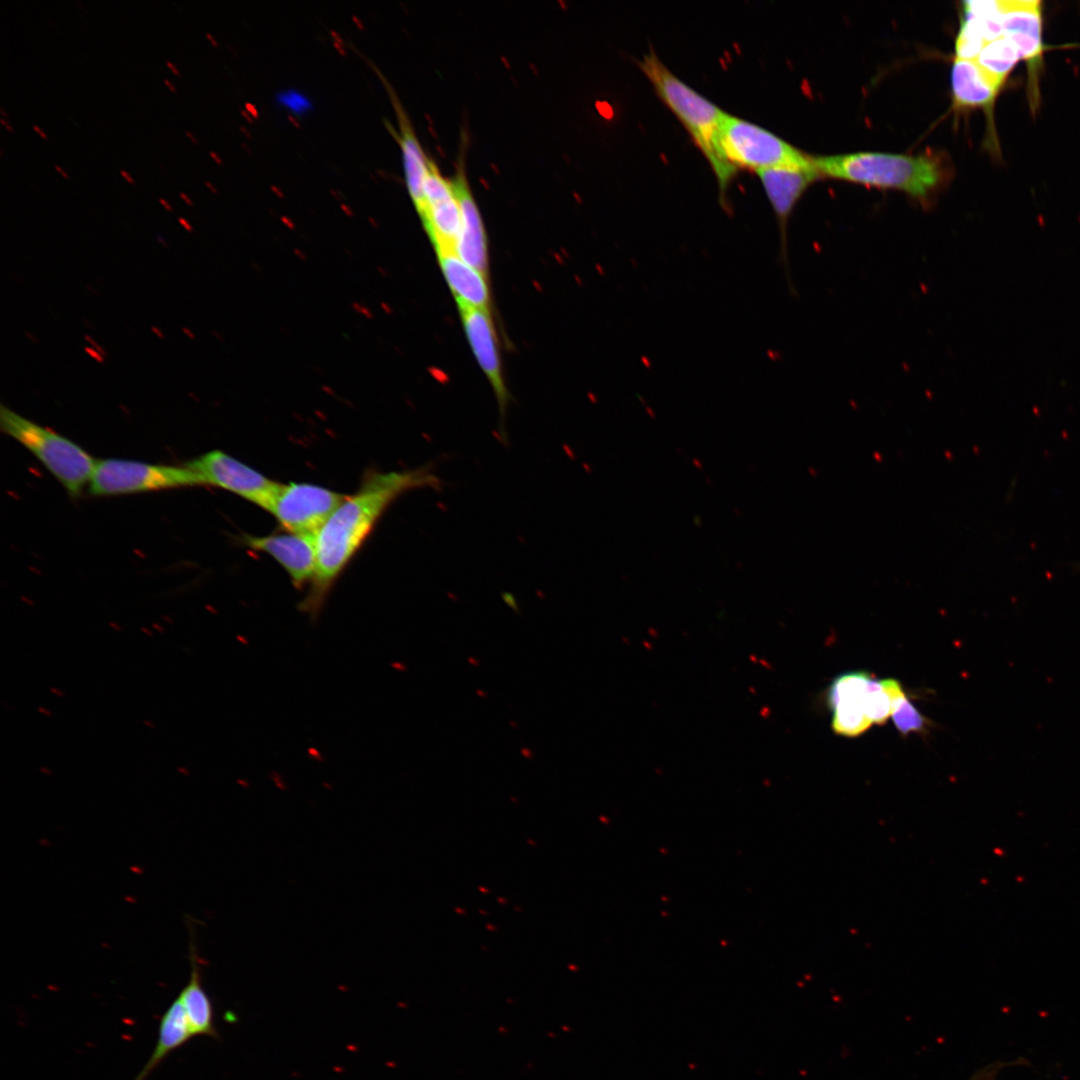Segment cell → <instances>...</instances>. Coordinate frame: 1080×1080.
<instances>
[{"label":"cell","mask_w":1080,"mask_h":1080,"mask_svg":"<svg viewBox=\"0 0 1080 1080\" xmlns=\"http://www.w3.org/2000/svg\"><path fill=\"white\" fill-rule=\"evenodd\" d=\"M437 483L425 467L367 473L359 489L346 496L315 534L316 571L299 608L312 619L318 617L335 581L389 505L408 490Z\"/></svg>","instance_id":"obj_1"},{"label":"cell","mask_w":1080,"mask_h":1080,"mask_svg":"<svg viewBox=\"0 0 1080 1080\" xmlns=\"http://www.w3.org/2000/svg\"><path fill=\"white\" fill-rule=\"evenodd\" d=\"M639 66L706 157L718 181L720 203L727 209L726 191L737 171L724 158L719 142L726 112L674 75L653 50L643 56Z\"/></svg>","instance_id":"obj_2"},{"label":"cell","mask_w":1080,"mask_h":1080,"mask_svg":"<svg viewBox=\"0 0 1080 1080\" xmlns=\"http://www.w3.org/2000/svg\"><path fill=\"white\" fill-rule=\"evenodd\" d=\"M812 162L820 176L896 189L921 201H927L943 177L938 161L928 155L856 152L812 157Z\"/></svg>","instance_id":"obj_3"},{"label":"cell","mask_w":1080,"mask_h":1080,"mask_svg":"<svg viewBox=\"0 0 1080 1080\" xmlns=\"http://www.w3.org/2000/svg\"><path fill=\"white\" fill-rule=\"evenodd\" d=\"M1 430L28 449L61 483L72 498L90 481L95 459L82 447L58 433L13 412L0 409Z\"/></svg>","instance_id":"obj_4"},{"label":"cell","mask_w":1080,"mask_h":1080,"mask_svg":"<svg viewBox=\"0 0 1080 1080\" xmlns=\"http://www.w3.org/2000/svg\"><path fill=\"white\" fill-rule=\"evenodd\" d=\"M719 142L724 158L736 171L757 173L782 165H804L811 160V156L772 132L728 113L720 126Z\"/></svg>","instance_id":"obj_5"},{"label":"cell","mask_w":1080,"mask_h":1080,"mask_svg":"<svg viewBox=\"0 0 1080 1080\" xmlns=\"http://www.w3.org/2000/svg\"><path fill=\"white\" fill-rule=\"evenodd\" d=\"M198 485H203L201 477L186 465L110 458L96 461L89 492L94 496H114Z\"/></svg>","instance_id":"obj_6"},{"label":"cell","mask_w":1080,"mask_h":1080,"mask_svg":"<svg viewBox=\"0 0 1080 1080\" xmlns=\"http://www.w3.org/2000/svg\"><path fill=\"white\" fill-rule=\"evenodd\" d=\"M346 496L310 483H279L267 512L287 532L315 535Z\"/></svg>","instance_id":"obj_7"},{"label":"cell","mask_w":1080,"mask_h":1080,"mask_svg":"<svg viewBox=\"0 0 1080 1080\" xmlns=\"http://www.w3.org/2000/svg\"><path fill=\"white\" fill-rule=\"evenodd\" d=\"M185 465L201 477L203 485L227 490L266 511L279 485L220 450L207 452Z\"/></svg>","instance_id":"obj_8"},{"label":"cell","mask_w":1080,"mask_h":1080,"mask_svg":"<svg viewBox=\"0 0 1080 1080\" xmlns=\"http://www.w3.org/2000/svg\"><path fill=\"white\" fill-rule=\"evenodd\" d=\"M756 174L777 219L780 238L779 257L786 270L788 286L794 292L788 267V220L802 194L821 176L813 165L812 157L810 162L804 165H782L758 171Z\"/></svg>","instance_id":"obj_9"},{"label":"cell","mask_w":1080,"mask_h":1080,"mask_svg":"<svg viewBox=\"0 0 1080 1080\" xmlns=\"http://www.w3.org/2000/svg\"><path fill=\"white\" fill-rule=\"evenodd\" d=\"M242 543L274 558L297 589L311 583L316 571L315 535L292 532L265 536L244 535Z\"/></svg>","instance_id":"obj_10"},{"label":"cell","mask_w":1080,"mask_h":1080,"mask_svg":"<svg viewBox=\"0 0 1080 1080\" xmlns=\"http://www.w3.org/2000/svg\"><path fill=\"white\" fill-rule=\"evenodd\" d=\"M457 305L470 346L494 390L500 414L503 416L508 403V392L502 377L496 335L489 311L463 303Z\"/></svg>","instance_id":"obj_11"},{"label":"cell","mask_w":1080,"mask_h":1080,"mask_svg":"<svg viewBox=\"0 0 1080 1080\" xmlns=\"http://www.w3.org/2000/svg\"><path fill=\"white\" fill-rule=\"evenodd\" d=\"M1002 34L1018 48L1032 73L1040 65L1043 53L1041 2L1036 0H1001Z\"/></svg>","instance_id":"obj_12"},{"label":"cell","mask_w":1080,"mask_h":1080,"mask_svg":"<svg viewBox=\"0 0 1080 1080\" xmlns=\"http://www.w3.org/2000/svg\"><path fill=\"white\" fill-rule=\"evenodd\" d=\"M452 183L461 213V230L455 254L487 277L486 234L478 207L462 170H459Z\"/></svg>","instance_id":"obj_13"},{"label":"cell","mask_w":1080,"mask_h":1080,"mask_svg":"<svg viewBox=\"0 0 1080 1080\" xmlns=\"http://www.w3.org/2000/svg\"><path fill=\"white\" fill-rule=\"evenodd\" d=\"M1002 85L975 60L955 57L951 69L954 107L983 108L990 112Z\"/></svg>","instance_id":"obj_14"},{"label":"cell","mask_w":1080,"mask_h":1080,"mask_svg":"<svg viewBox=\"0 0 1080 1080\" xmlns=\"http://www.w3.org/2000/svg\"><path fill=\"white\" fill-rule=\"evenodd\" d=\"M442 273L457 303L488 309L486 276L466 264L455 253L438 255Z\"/></svg>","instance_id":"obj_15"},{"label":"cell","mask_w":1080,"mask_h":1080,"mask_svg":"<svg viewBox=\"0 0 1080 1080\" xmlns=\"http://www.w3.org/2000/svg\"><path fill=\"white\" fill-rule=\"evenodd\" d=\"M192 1037L184 1007L177 997L161 1016L155 1048L134 1080H146L171 1052Z\"/></svg>","instance_id":"obj_16"},{"label":"cell","mask_w":1080,"mask_h":1080,"mask_svg":"<svg viewBox=\"0 0 1080 1080\" xmlns=\"http://www.w3.org/2000/svg\"><path fill=\"white\" fill-rule=\"evenodd\" d=\"M437 255L455 253L461 230V213L454 194L429 204L420 215Z\"/></svg>","instance_id":"obj_17"},{"label":"cell","mask_w":1080,"mask_h":1080,"mask_svg":"<svg viewBox=\"0 0 1080 1080\" xmlns=\"http://www.w3.org/2000/svg\"><path fill=\"white\" fill-rule=\"evenodd\" d=\"M191 973L186 986L179 994L193 1036L217 1038L214 1012L210 998L201 983L200 960L196 951H190Z\"/></svg>","instance_id":"obj_18"},{"label":"cell","mask_w":1080,"mask_h":1080,"mask_svg":"<svg viewBox=\"0 0 1080 1080\" xmlns=\"http://www.w3.org/2000/svg\"><path fill=\"white\" fill-rule=\"evenodd\" d=\"M397 110L400 115L399 122L401 136L399 142L402 151L406 185L411 199L420 214L424 209L423 186L430 159L426 157L412 127L406 120L403 111L400 110L399 106Z\"/></svg>","instance_id":"obj_19"},{"label":"cell","mask_w":1080,"mask_h":1080,"mask_svg":"<svg viewBox=\"0 0 1080 1080\" xmlns=\"http://www.w3.org/2000/svg\"><path fill=\"white\" fill-rule=\"evenodd\" d=\"M1022 59L1017 46L1005 35L986 43L977 57V64L1001 84L1016 63Z\"/></svg>","instance_id":"obj_20"},{"label":"cell","mask_w":1080,"mask_h":1080,"mask_svg":"<svg viewBox=\"0 0 1080 1080\" xmlns=\"http://www.w3.org/2000/svg\"><path fill=\"white\" fill-rule=\"evenodd\" d=\"M867 693L868 691L863 695L840 699L829 705L833 712L832 729L836 734L856 737L871 727L872 723L864 710Z\"/></svg>","instance_id":"obj_21"},{"label":"cell","mask_w":1080,"mask_h":1080,"mask_svg":"<svg viewBox=\"0 0 1080 1080\" xmlns=\"http://www.w3.org/2000/svg\"><path fill=\"white\" fill-rule=\"evenodd\" d=\"M891 717L897 730L903 735L911 732H922L927 723L924 716L905 694L901 684L893 694Z\"/></svg>","instance_id":"obj_22"},{"label":"cell","mask_w":1080,"mask_h":1080,"mask_svg":"<svg viewBox=\"0 0 1080 1080\" xmlns=\"http://www.w3.org/2000/svg\"><path fill=\"white\" fill-rule=\"evenodd\" d=\"M282 102L293 110L300 111L308 106V101L305 97L297 92H286L281 96Z\"/></svg>","instance_id":"obj_23"},{"label":"cell","mask_w":1080,"mask_h":1080,"mask_svg":"<svg viewBox=\"0 0 1080 1080\" xmlns=\"http://www.w3.org/2000/svg\"><path fill=\"white\" fill-rule=\"evenodd\" d=\"M503 599L512 609L517 611V604H516V601H515L513 595H511L509 593H504L503 594Z\"/></svg>","instance_id":"obj_24"},{"label":"cell","mask_w":1080,"mask_h":1080,"mask_svg":"<svg viewBox=\"0 0 1080 1080\" xmlns=\"http://www.w3.org/2000/svg\"><path fill=\"white\" fill-rule=\"evenodd\" d=\"M166 66L172 71L175 76H180V72L177 67L169 60L166 61Z\"/></svg>","instance_id":"obj_25"},{"label":"cell","mask_w":1080,"mask_h":1080,"mask_svg":"<svg viewBox=\"0 0 1080 1080\" xmlns=\"http://www.w3.org/2000/svg\"><path fill=\"white\" fill-rule=\"evenodd\" d=\"M32 129H33V130H34V131H35V132H36V133H37V134H38V135H39V136H40L41 138H43V139H45V140H46V139H48V137H47V135L45 134V132H43V131H42V129H41V128H40L39 126H37L36 124H33V125H32Z\"/></svg>","instance_id":"obj_26"},{"label":"cell","mask_w":1080,"mask_h":1080,"mask_svg":"<svg viewBox=\"0 0 1080 1080\" xmlns=\"http://www.w3.org/2000/svg\"><path fill=\"white\" fill-rule=\"evenodd\" d=\"M120 174H121V176H122V177H123V178H124V179H125V180H126V181H127L128 183H129V184H133V183H134V180H133V178H132V177L130 176V174H129L128 172H126L125 170H120Z\"/></svg>","instance_id":"obj_27"},{"label":"cell","mask_w":1080,"mask_h":1080,"mask_svg":"<svg viewBox=\"0 0 1080 1080\" xmlns=\"http://www.w3.org/2000/svg\"><path fill=\"white\" fill-rule=\"evenodd\" d=\"M54 168L57 172L61 174L62 177H64L65 179L69 178L68 174L62 167H60L59 165H54Z\"/></svg>","instance_id":"obj_28"},{"label":"cell","mask_w":1080,"mask_h":1080,"mask_svg":"<svg viewBox=\"0 0 1080 1080\" xmlns=\"http://www.w3.org/2000/svg\"><path fill=\"white\" fill-rule=\"evenodd\" d=\"M163 80H164L165 85L169 88L170 91H172L174 93L177 92V89L175 88V86L167 78H164Z\"/></svg>","instance_id":"obj_29"},{"label":"cell","mask_w":1080,"mask_h":1080,"mask_svg":"<svg viewBox=\"0 0 1080 1080\" xmlns=\"http://www.w3.org/2000/svg\"><path fill=\"white\" fill-rule=\"evenodd\" d=\"M0 123H1V124H2V125H3V126H4V127H5V128H6L7 130H8V131H9V132H13V129H12L11 125H10V124L8 123V121H7V120H5L4 118H1V117H0Z\"/></svg>","instance_id":"obj_30"},{"label":"cell","mask_w":1080,"mask_h":1080,"mask_svg":"<svg viewBox=\"0 0 1080 1080\" xmlns=\"http://www.w3.org/2000/svg\"><path fill=\"white\" fill-rule=\"evenodd\" d=\"M180 197H181V198H182V199H183V200H184V201H185V202H186L187 204H189V205H191V204H192V201L190 200V198H189V197H188V196H187V195H186V194H185L184 192H180Z\"/></svg>","instance_id":"obj_31"},{"label":"cell","mask_w":1080,"mask_h":1080,"mask_svg":"<svg viewBox=\"0 0 1080 1080\" xmlns=\"http://www.w3.org/2000/svg\"><path fill=\"white\" fill-rule=\"evenodd\" d=\"M185 135H186V136H187V137H188V138H189V139H190V140H191V141H192V142H193L194 144H196V143H197V140L195 139L194 135H193V134H192V133H191L190 131H186V132H185Z\"/></svg>","instance_id":"obj_32"},{"label":"cell","mask_w":1080,"mask_h":1080,"mask_svg":"<svg viewBox=\"0 0 1080 1080\" xmlns=\"http://www.w3.org/2000/svg\"><path fill=\"white\" fill-rule=\"evenodd\" d=\"M159 201L166 207V209L171 210L170 205L164 199L160 198Z\"/></svg>","instance_id":"obj_33"},{"label":"cell","mask_w":1080,"mask_h":1080,"mask_svg":"<svg viewBox=\"0 0 1080 1080\" xmlns=\"http://www.w3.org/2000/svg\"><path fill=\"white\" fill-rule=\"evenodd\" d=\"M0 113H1V118H4V119H5V118H8V115H6V113H5L4 109H3V107H0Z\"/></svg>","instance_id":"obj_34"},{"label":"cell","mask_w":1080,"mask_h":1080,"mask_svg":"<svg viewBox=\"0 0 1080 1080\" xmlns=\"http://www.w3.org/2000/svg\"><path fill=\"white\" fill-rule=\"evenodd\" d=\"M210 155H211V156H212V157H213V158H214V159H215V160H216V161H217L218 163H220V162H221V161H220V158H219V157H218V156H217V155H216V154H215L214 152H211V153H210Z\"/></svg>","instance_id":"obj_35"},{"label":"cell","mask_w":1080,"mask_h":1080,"mask_svg":"<svg viewBox=\"0 0 1080 1080\" xmlns=\"http://www.w3.org/2000/svg\"><path fill=\"white\" fill-rule=\"evenodd\" d=\"M206 36H207V37H208V38L210 39V41H211V42H212V43H213L214 45H216V44H217V43H216V42L214 41V39L212 38V36H211L210 34H208V33H207V34H206Z\"/></svg>","instance_id":"obj_36"},{"label":"cell","mask_w":1080,"mask_h":1080,"mask_svg":"<svg viewBox=\"0 0 1080 1080\" xmlns=\"http://www.w3.org/2000/svg\"><path fill=\"white\" fill-rule=\"evenodd\" d=\"M39 711H43L42 713H45V714H47V715H50V713H49V712H47L46 710H44V709H42V708H39Z\"/></svg>","instance_id":"obj_37"}]
</instances>
